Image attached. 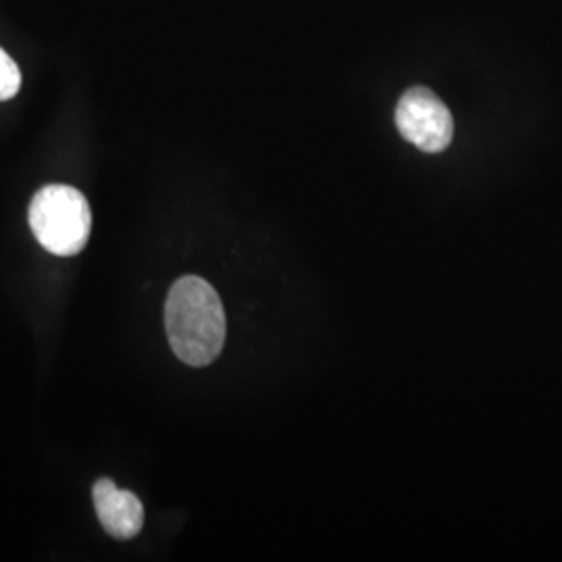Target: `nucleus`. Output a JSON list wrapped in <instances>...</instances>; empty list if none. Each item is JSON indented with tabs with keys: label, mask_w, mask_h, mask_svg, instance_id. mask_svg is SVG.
Here are the masks:
<instances>
[{
	"label": "nucleus",
	"mask_w": 562,
	"mask_h": 562,
	"mask_svg": "<svg viewBox=\"0 0 562 562\" xmlns=\"http://www.w3.org/2000/svg\"><path fill=\"white\" fill-rule=\"evenodd\" d=\"M169 344L180 361L206 367L222 355L225 344V311L209 281L186 276L173 283L165 304Z\"/></svg>",
	"instance_id": "nucleus-1"
},
{
	"label": "nucleus",
	"mask_w": 562,
	"mask_h": 562,
	"mask_svg": "<svg viewBox=\"0 0 562 562\" xmlns=\"http://www.w3.org/2000/svg\"><path fill=\"white\" fill-rule=\"evenodd\" d=\"M30 227L50 255H80L92 232L90 204L80 190L71 186H44L30 204Z\"/></svg>",
	"instance_id": "nucleus-2"
},
{
	"label": "nucleus",
	"mask_w": 562,
	"mask_h": 562,
	"mask_svg": "<svg viewBox=\"0 0 562 562\" xmlns=\"http://www.w3.org/2000/svg\"><path fill=\"white\" fill-rule=\"evenodd\" d=\"M396 125L404 140L423 153H442L454 136V121L448 106L427 88H411L396 106Z\"/></svg>",
	"instance_id": "nucleus-3"
},
{
	"label": "nucleus",
	"mask_w": 562,
	"mask_h": 562,
	"mask_svg": "<svg viewBox=\"0 0 562 562\" xmlns=\"http://www.w3.org/2000/svg\"><path fill=\"white\" fill-rule=\"evenodd\" d=\"M94 508L104 531L117 540H132L144 525V506L132 492L120 490L111 480H99L92 487Z\"/></svg>",
	"instance_id": "nucleus-4"
},
{
	"label": "nucleus",
	"mask_w": 562,
	"mask_h": 562,
	"mask_svg": "<svg viewBox=\"0 0 562 562\" xmlns=\"http://www.w3.org/2000/svg\"><path fill=\"white\" fill-rule=\"evenodd\" d=\"M21 88V74L18 63L0 48V101L13 99Z\"/></svg>",
	"instance_id": "nucleus-5"
}]
</instances>
